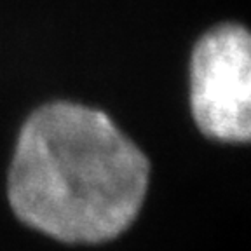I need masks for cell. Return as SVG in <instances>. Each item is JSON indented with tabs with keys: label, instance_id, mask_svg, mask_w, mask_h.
Masks as SVG:
<instances>
[{
	"label": "cell",
	"instance_id": "obj_1",
	"mask_svg": "<svg viewBox=\"0 0 251 251\" xmlns=\"http://www.w3.org/2000/svg\"><path fill=\"white\" fill-rule=\"evenodd\" d=\"M149 176L147 157L108 115L56 101L21 127L7 194L28 227L63 243L98 244L134 222Z\"/></svg>",
	"mask_w": 251,
	"mask_h": 251
},
{
	"label": "cell",
	"instance_id": "obj_2",
	"mask_svg": "<svg viewBox=\"0 0 251 251\" xmlns=\"http://www.w3.org/2000/svg\"><path fill=\"white\" fill-rule=\"evenodd\" d=\"M243 26L225 23L204 33L190 61V105L206 136L246 143L251 136V49Z\"/></svg>",
	"mask_w": 251,
	"mask_h": 251
}]
</instances>
